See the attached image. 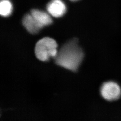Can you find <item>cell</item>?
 <instances>
[{
	"instance_id": "cell-1",
	"label": "cell",
	"mask_w": 121,
	"mask_h": 121,
	"mask_svg": "<svg viewBox=\"0 0 121 121\" xmlns=\"http://www.w3.org/2000/svg\"><path fill=\"white\" fill-rule=\"evenodd\" d=\"M84 57L82 48L74 39L65 44L54 58L57 65L71 71L77 70Z\"/></svg>"
},
{
	"instance_id": "cell-2",
	"label": "cell",
	"mask_w": 121,
	"mask_h": 121,
	"mask_svg": "<svg viewBox=\"0 0 121 121\" xmlns=\"http://www.w3.org/2000/svg\"><path fill=\"white\" fill-rule=\"evenodd\" d=\"M56 41L49 37H44L37 42L35 48L36 57L43 61L55 58L58 52Z\"/></svg>"
},
{
	"instance_id": "cell-3",
	"label": "cell",
	"mask_w": 121,
	"mask_h": 121,
	"mask_svg": "<svg viewBox=\"0 0 121 121\" xmlns=\"http://www.w3.org/2000/svg\"><path fill=\"white\" fill-rule=\"evenodd\" d=\"M100 93L104 99L108 101H113L119 99L120 97L121 88L116 82L112 81L107 82L102 85Z\"/></svg>"
},
{
	"instance_id": "cell-4",
	"label": "cell",
	"mask_w": 121,
	"mask_h": 121,
	"mask_svg": "<svg viewBox=\"0 0 121 121\" xmlns=\"http://www.w3.org/2000/svg\"><path fill=\"white\" fill-rule=\"evenodd\" d=\"M48 13L53 17H61L67 10L66 6L62 0H51L47 5Z\"/></svg>"
},
{
	"instance_id": "cell-5",
	"label": "cell",
	"mask_w": 121,
	"mask_h": 121,
	"mask_svg": "<svg viewBox=\"0 0 121 121\" xmlns=\"http://www.w3.org/2000/svg\"><path fill=\"white\" fill-rule=\"evenodd\" d=\"M30 14L40 29L51 24L52 22V16L48 12H45L37 9H33L31 10Z\"/></svg>"
},
{
	"instance_id": "cell-6",
	"label": "cell",
	"mask_w": 121,
	"mask_h": 121,
	"mask_svg": "<svg viewBox=\"0 0 121 121\" xmlns=\"http://www.w3.org/2000/svg\"><path fill=\"white\" fill-rule=\"evenodd\" d=\"M22 22L26 30L31 34H36L41 29L30 13L24 16Z\"/></svg>"
},
{
	"instance_id": "cell-7",
	"label": "cell",
	"mask_w": 121,
	"mask_h": 121,
	"mask_svg": "<svg viewBox=\"0 0 121 121\" xmlns=\"http://www.w3.org/2000/svg\"><path fill=\"white\" fill-rule=\"evenodd\" d=\"M13 5L9 0H1L0 2V14L4 17L9 16L13 11Z\"/></svg>"
},
{
	"instance_id": "cell-8",
	"label": "cell",
	"mask_w": 121,
	"mask_h": 121,
	"mask_svg": "<svg viewBox=\"0 0 121 121\" xmlns=\"http://www.w3.org/2000/svg\"><path fill=\"white\" fill-rule=\"evenodd\" d=\"M70 0L72 1H78V0Z\"/></svg>"
}]
</instances>
